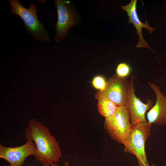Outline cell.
<instances>
[{
	"label": "cell",
	"mask_w": 166,
	"mask_h": 166,
	"mask_svg": "<svg viewBox=\"0 0 166 166\" xmlns=\"http://www.w3.org/2000/svg\"><path fill=\"white\" fill-rule=\"evenodd\" d=\"M26 140L34 142L35 159L42 165H52L58 162L62 155L60 145L49 128L40 122L31 120L25 131Z\"/></svg>",
	"instance_id": "cell-1"
},
{
	"label": "cell",
	"mask_w": 166,
	"mask_h": 166,
	"mask_svg": "<svg viewBox=\"0 0 166 166\" xmlns=\"http://www.w3.org/2000/svg\"><path fill=\"white\" fill-rule=\"evenodd\" d=\"M12 14L19 16L29 34L35 41L49 43L50 39L47 30L38 19L36 6L32 2L28 8L24 7L17 0H9Z\"/></svg>",
	"instance_id": "cell-2"
},
{
	"label": "cell",
	"mask_w": 166,
	"mask_h": 166,
	"mask_svg": "<svg viewBox=\"0 0 166 166\" xmlns=\"http://www.w3.org/2000/svg\"><path fill=\"white\" fill-rule=\"evenodd\" d=\"M132 127L128 139L124 144V151L134 155L139 166H150L145 151V143L150 136L152 124L141 122Z\"/></svg>",
	"instance_id": "cell-3"
},
{
	"label": "cell",
	"mask_w": 166,
	"mask_h": 166,
	"mask_svg": "<svg viewBox=\"0 0 166 166\" xmlns=\"http://www.w3.org/2000/svg\"><path fill=\"white\" fill-rule=\"evenodd\" d=\"M104 127L111 138L124 145L128 140L132 127L126 106H118L113 116L105 118Z\"/></svg>",
	"instance_id": "cell-4"
},
{
	"label": "cell",
	"mask_w": 166,
	"mask_h": 166,
	"mask_svg": "<svg viewBox=\"0 0 166 166\" xmlns=\"http://www.w3.org/2000/svg\"><path fill=\"white\" fill-rule=\"evenodd\" d=\"M128 81L125 77L117 75L109 77L106 82L105 89L96 93L94 97L97 100H109L117 106L125 105L128 94Z\"/></svg>",
	"instance_id": "cell-5"
},
{
	"label": "cell",
	"mask_w": 166,
	"mask_h": 166,
	"mask_svg": "<svg viewBox=\"0 0 166 166\" xmlns=\"http://www.w3.org/2000/svg\"><path fill=\"white\" fill-rule=\"evenodd\" d=\"M136 79L134 75L130 76L128 81V94L125 105L129 112L130 123L132 127L140 122H148L145 113L152 108V101L147 100V103H144L136 95L135 93L134 81Z\"/></svg>",
	"instance_id": "cell-6"
},
{
	"label": "cell",
	"mask_w": 166,
	"mask_h": 166,
	"mask_svg": "<svg viewBox=\"0 0 166 166\" xmlns=\"http://www.w3.org/2000/svg\"><path fill=\"white\" fill-rule=\"evenodd\" d=\"M55 3L57 10V21L55 25L57 31L54 38L57 43L66 37L69 28L75 24V19L69 1L56 0Z\"/></svg>",
	"instance_id": "cell-7"
},
{
	"label": "cell",
	"mask_w": 166,
	"mask_h": 166,
	"mask_svg": "<svg viewBox=\"0 0 166 166\" xmlns=\"http://www.w3.org/2000/svg\"><path fill=\"white\" fill-rule=\"evenodd\" d=\"M36 151L35 143L26 140L22 145L7 147L0 144V158L4 159L10 166H22L27 157L34 156Z\"/></svg>",
	"instance_id": "cell-8"
},
{
	"label": "cell",
	"mask_w": 166,
	"mask_h": 166,
	"mask_svg": "<svg viewBox=\"0 0 166 166\" xmlns=\"http://www.w3.org/2000/svg\"><path fill=\"white\" fill-rule=\"evenodd\" d=\"M148 83L155 93L156 100L154 105L147 113L148 122L166 125V96L158 85L153 83L148 82Z\"/></svg>",
	"instance_id": "cell-9"
},
{
	"label": "cell",
	"mask_w": 166,
	"mask_h": 166,
	"mask_svg": "<svg viewBox=\"0 0 166 166\" xmlns=\"http://www.w3.org/2000/svg\"><path fill=\"white\" fill-rule=\"evenodd\" d=\"M137 0H131L130 3L125 6L120 5L121 9L126 11L128 17V23L132 24L136 30L135 34L139 36V40L137 42L136 48L144 47L152 49L149 47L144 39L142 34V30L143 28L146 29L151 34L155 29L150 26L148 22L146 20L145 22H142L140 19L136 11Z\"/></svg>",
	"instance_id": "cell-10"
},
{
	"label": "cell",
	"mask_w": 166,
	"mask_h": 166,
	"mask_svg": "<svg viewBox=\"0 0 166 166\" xmlns=\"http://www.w3.org/2000/svg\"><path fill=\"white\" fill-rule=\"evenodd\" d=\"M118 107L114 102L109 100L101 99L98 100L97 108L99 112L105 118L113 116Z\"/></svg>",
	"instance_id": "cell-11"
},
{
	"label": "cell",
	"mask_w": 166,
	"mask_h": 166,
	"mask_svg": "<svg viewBox=\"0 0 166 166\" xmlns=\"http://www.w3.org/2000/svg\"><path fill=\"white\" fill-rule=\"evenodd\" d=\"M131 67L128 64L122 62L119 63L116 68L117 75L122 77H125L130 73Z\"/></svg>",
	"instance_id": "cell-12"
},
{
	"label": "cell",
	"mask_w": 166,
	"mask_h": 166,
	"mask_svg": "<svg viewBox=\"0 0 166 166\" xmlns=\"http://www.w3.org/2000/svg\"><path fill=\"white\" fill-rule=\"evenodd\" d=\"M92 84L96 89L102 91L105 89L106 82L105 78L101 76H97L95 77L93 80Z\"/></svg>",
	"instance_id": "cell-13"
},
{
	"label": "cell",
	"mask_w": 166,
	"mask_h": 166,
	"mask_svg": "<svg viewBox=\"0 0 166 166\" xmlns=\"http://www.w3.org/2000/svg\"><path fill=\"white\" fill-rule=\"evenodd\" d=\"M69 163L68 161H66L65 162L63 166H69ZM51 166H59L56 164H52Z\"/></svg>",
	"instance_id": "cell-14"
},
{
	"label": "cell",
	"mask_w": 166,
	"mask_h": 166,
	"mask_svg": "<svg viewBox=\"0 0 166 166\" xmlns=\"http://www.w3.org/2000/svg\"><path fill=\"white\" fill-rule=\"evenodd\" d=\"M7 166H10V165H9ZM42 166H51V165L49 164H44L42 165Z\"/></svg>",
	"instance_id": "cell-15"
},
{
	"label": "cell",
	"mask_w": 166,
	"mask_h": 166,
	"mask_svg": "<svg viewBox=\"0 0 166 166\" xmlns=\"http://www.w3.org/2000/svg\"><path fill=\"white\" fill-rule=\"evenodd\" d=\"M165 87H166V82H165Z\"/></svg>",
	"instance_id": "cell-16"
},
{
	"label": "cell",
	"mask_w": 166,
	"mask_h": 166,
	"mask_svg": "<svg viewBox=\"0 0 166 166\" xmlns=\"http://www.w3.org/2000/svg\"><path fill=\"white\" fill-rule=\"evenodd\" d=\"M152 166H155L154 164H153Z\"/></svg>",
	"instance_id": "cell-17"
},
{
	"label": "cell",
	"mask_w": 166,
	"mask_h": 166,
	"mask_svg": "<svg viewBox=\"0 0 166 166\" xmlns=\"http://www.w3.org/2000/svg\"><path fill=\"white\" fill-rule=\"evenodd\" d=\"M78 166H82V165H79Z\"/></svg>",
	"instance_id": "cell-18"
}]
</instances>
